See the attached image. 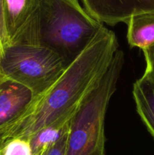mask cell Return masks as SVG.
<instances>
[{"mask_svg": "<svg viewBox=\"0 0 154 155\" xmlns=\"http://www.w3.org/2000/svg\"><path fill=\"white\" fill-rule=\"evenodd\" d=\"M68 134H69V132L66 135H64L58 142L51 146L48 147L39 155H66Z\"/></svg>", "mask_w": 154, "mask_h": 155, "instance_id": "obj_12", "label": "cell"}, {"mask_svg": "<svg viewBox=\"0 0 154 155\" xmlns=\"http://www.w3.org/2000/svg\"><path fill=\"white\" fill-rule=\"evenodd\" d=\"M35 98L30 89L0 76V135L8 131L24 116Z\"/></svg>", "mask_w": 154, "mask_h": 155, "instance_id": "obj_5", "label": "cell"}, {"mask_svg": "<svg viewBox=\"0 0 154 155\" xmlns=\"http://www.w3.org/2000/svg\"><path fill=\"white\" fill-rule=\"evenodd\" d=\"M126 24L130 46L142 50L154 46V11L134 15Z\"/></svg>", "mask_w": 154, "mask_h": 155, "instance_id": "obj_9", "label": "cell"}, {"mask_svg": "<svg viewBox=\"0 0 154 155\" xmlns=\"http://www.w3.org/2000/svg\"><path fill=\"white\" fill-rule=\"evenodd\" d=\"M132 95L137 114L154 138V81L143 74L133 85Z\"/></svg>", "mask_w": 154, "mask_h": 155, "instance_id": "obj_8", "label": "cell"}, {"mask_svg": "<svg viewBox=\"0 0 154 155\" xmlns=\"http://www.w3.org/2000/svg\"><path fill=\"white\" fill-rule=\"evenodd\" d=\"M118 50L116 34L103 27L57 80L35 98L24 116L2 135L3 139H29L56 121L72 118L85 98L100 83Z\"/></svg>", "mask_w": 154, "mask_h": 155, "instance_id": "obj_1", "label": "cell"}, {"mask_svg": "<svg viewBox=\"0 0 154 155\" xmlns=\"http://www.w3.org/2000/svg\"><path fill=\"white\" fill-rule=\"evenodd\" d=\"M146 61L144 74L149 76L154 81V46L142 50Z\"/></svg>", "mask_w": 154, "mask_h": 155, "instance_id": "obj_13", "label": "cell"}, {"mask_svg": "<svg viewBox=\"0 0 154 155\" xmlns=\"http://www.w3.org/2000/svg\"><path fill=\"white\" fill-rule=\"evenodd\" d=\"M3 142H4V139L2 135H0V155H2V148Z\"/></svg>", "mask_w": 154, "mask_h": 155, "instance_id": "obj_14", "label": "cell"}, {"mask_svg": "<svg viewBox=\"0 0 154 155\" xmlns=\"http://www.w3.org/2000/svg\"><path fill=\"white\" fill-rule=\"evenodd\" d=\"M2 155H33L30 140L24 137L4 139Z\"/></svg>", "mask_w": 154, "mask_h": 155, "instance_id": "obj_11", "label": "cell"}, {"mask_svg": "<svg viewBox=\"0 0 154 155\" xmlns=\"http://www.w3.org/2000/svg\"><path fill=\"white\" fill-rule=\"evenodd\" d=\"M104 27L82 7L79 0H38L11 44L29 43L49 48L67 66Z\"/></svg>", "mask_w": 154, "mask_h": 155, "instance_id": "obj_2", "label": "cell"}, {"mask_svg": "<svg viewBox=\"0 0 154 155\" xmlns=\"http://www.w3.org/2000/svg\"><path fill=\"white\" fill-rule=\"evenodd\" d=\"M124 54L118 50L98 86L85 98L71 120L66 155H107L105 150L106 114L116 89Z\"/></svg>", "mask_w": 154, "mask_h": 155, "instance_id": "obj_3", "label": "cell"}, {"mask_svg": "<svg viewBox=\"0 0 154 155\" xmlns=\"http://www.w3.org/2000/svg\"><path fill=\"white\" fill-rule=\"evenodd\" d=\"M84 8L101 24H127L134 15L154 11V0H81Z\"/></svg>", "mask_w": 154, "mask_h": 155, "instance_id": "obj_6", "label": "cell"}, {"mask_svg": "<svg viewBox=\"0 0 154 155\" xmlns=\"http://www.w3.org/2000/svg\"><path fill=\"white\" fill-rule=\"evenodd\" d=\"M66 68L57 53L33 44H11L0 58V76L24 85L36 98L44 93Z\"/></svg>", "mask_w": 154, "mask_h": 155, "instance_id": "obj_4", "label": "cell"}, {"mask_svg": "<svg viewBox=\"0 0 154 155\" xmlns=\"http://www.w3.org/2000/svg\"><path fill=\"white\" fill-rule=\"evenodd\" d=\"M37 2L38 0H0L5 47L12 43L25 25Z\"/></svg>", "mask_w": 154, "mask_h": 155, "instance_id": "obj_7", "label": "cell"}, {"mask_svg": "<svg viewBox=\"0 0 154 155\" xmlns=\"http://www.w3.org/2000/svg\"><path fill=\"white\" fill-rule=\"evenodd\" d=\"M72 118L56 121L42 128L29 138L33 155L41 154L66 135L69 130Z\"/></svg>", "mask_w": 154, "mask_h": 155, "instance_id": "obj_10", "label": "cell"}]
</instances>
